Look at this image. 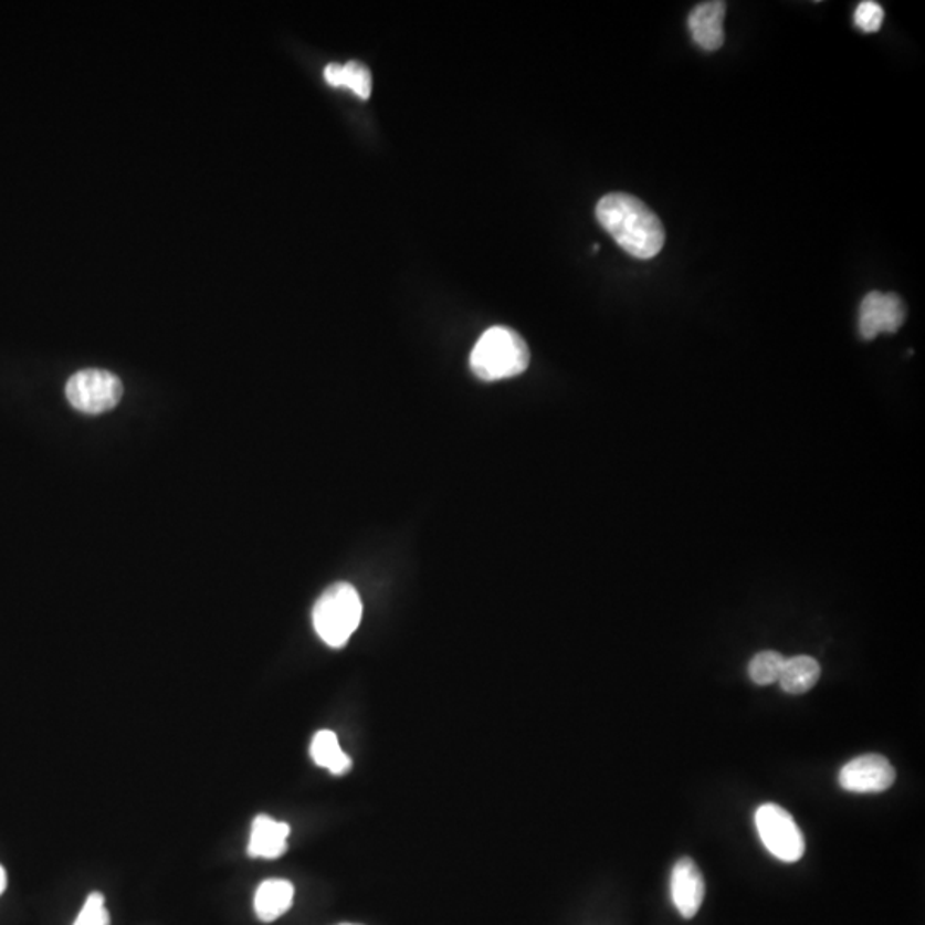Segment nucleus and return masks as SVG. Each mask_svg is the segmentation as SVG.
I'll return each instance as SVG.
<instances>
[{
	"label": "nucleus",
	"mask_w": 925,
	"mask_h": 925,
	"mask_svg": "<svg viewBox=\"0 0 925 925\" xmlns=\"http://www.w3.org/2000/svg\"><path fill=\"white\" fill-rule=\"evenodd\" d=\"M597 220L617 244L638 260L655 257L665 244L662 221L634 196H603L597 204Z\"/></svg>",
	"instance_id": "obj_1"
},
{
	"label": "nucleus",
	"mask_w": 925,
	"mask_h": 925,
	"mask_svg": "<svg viewBox=\"0 0 925 925\" xmlns=\"http://www.w3.org/2000/svg\"><path fill=\"white\" fill-rule=\"evenodd\" d=\"M529 366V350L519 333L506 326H494L480 336L470 367L482 381H501L519 376Z\"/></svg>",
	"instance_id": "obj_2"
},
{
	"label": "nucleus",
	"mask_w": 925,
	"mask_h": 925,
	"mask_svg": "<svg viewBox=\"0 0 925 925\" xmlns=\"http://www.w3.org/2000/svg\"><path fill=\"white\" fill-rule=\"evenodd\" d=\"M362 600L348 582H336L320 595L313 610L317 637L332 648H343L362 621Z\"/></svg>",
	"instance_id": "obj_3"
},
{
	"label": "nucleus",
	"mask_w": 925,
	"mask_h": 925,
	"mask_svg": "<svg viewBox=\"0 0 925 925\" xmlns=\"http://www.w3.org/2000/svg\"><path fill=\"white\" fill-rule=\"evenodd\" d=\"M759 838L771 855L781 862H797L806 852V840L790 812L777 803H763L754 814Z\"/></svg>",
	"instance_id": "obj_4"
},
{
	"label": "nucleus",
	"mask_w": 925,
	"mask_h": 925,
	"mask_svg": "<svg viewBox=\"0 0 925 925\" xmlns=\"http://www.w3.org/2000/svg\"><path fill=\"white\" fill-rule=\"evenodd\" d=\"M123 382L115 374L102 369H86L74 374L65 386V397L77 411L98 416L117 407L123 398Z\"/></svg>",
	"instance_id": "obj_5"
},
{
	"label": "nucleus",
	"mask_w": 925,
	"mask_h": 925,
	"mask_svg": "<svg viewBox=\"0 0 925 925\" xmlns=\"http://www.w3.org/2000/svg\"><path fill=\"white\" fill-rule=\"evenodd\" d=\"M896 771L881 754H864L852 759L840 771V787L853 793H881L893 787Z\"/></svg>",
	"instance_id": "obj_6"
},
{
	"label": "nucleus",
	"mask_w": 925,
	"mask_h": 925,
	"mask_svg": "<svg viewBox=\"0 0 925 925\" xmlns=\"http://www.w3.org/2000/svg\"><path fill=\"white\" fill-rule=\"evenodd\" d=\"M905 317V304L898 295L871 292L859 311V332L864 339H874L881 333H896Z\"/></svg>",
	"instance_id": "obj_7"
},
{
	"label": "nucleus",
	"mask_w": 925,
	"mask_h": 925,
	"mask_svg": "<svg viewBox=\"0 0 925 925\" xmlns=\"http://www.w3.org/2000/svg\"><path fill=\"white\" fill-rule=\"evenodd\" d=\"M671 896L679 914L693 918L700 912L705 900V880L696 862L690 856H682L674 865L671 877Z\"/></svg>",
	"instance_id": "obj_8"
},
{
	"label": "nucleus",
	"mask_w": 925,
	"mask_h": 925,
	"mask_svg": "<svg viewBox=\"0 0 925 925\" xmlns=\"http://www.w3.org/2000/svg\"><path fill=\"white\" fill-rule=\"evenodd\" d=\"M725 12H727V4L719 2V0L703 2L691 11L687 27H690L696 45H700L706 52H715L724 45Z\"/></svg>",
	"instance_id": "obj_9"
},
{
	"label": "nucleus",
	"mask_w": 925,
	"mask_h": 925,
	"mask_svg": "<svg viewBox=\"0 0 925 925\" xmlns=\"http://www.w3.org/2000/svg\"><path fill=\"white\" fill-rule=\"evenodd\" d=\"M290 827L286 822L276 821L270 816L261 814L252 821L251 838H249L248 853L254 859H280L286 852Z\"/></svg>",
	"instance_id": "obj_10"
},
{
	"label": "nucleus",
	"mask_w": 925,
	"mask_h": 925,
	"mask_svg": "<svg viewBox=\"0 0 925 925\" xmlns=\"http://www.w3.org/2000/svg\"><path fill=\"white\" fill-rule=\"evenodd\" d=\"M294 884L286 880H267L260 884L254 896V911L263 922H274L285 915L294 903Z\"/></svg>",
	"instance_id": "obj_11"
},
{
	"label": "nucleus",
	"mask_w": 925,
	"mask_h": 925,
	"mask_svg": "<svg viewBox=\"0 0 925 925\" xmlns=\"http://www.w3.org/2000/svg\"><path fill=\"white\" fill-rule=\"evenodd\" d=\"M819 677H821L819 663L812 656L799 655L785 659L778 684L785 693L803 694L818 684Z\"/></svg>",
	"instance_id": "obj_12"
},
{
	"label": "nucleus",
	"mask_w": 925,
	"mask_h": 925,
	"mask_svg": "<svg viewBox=\"0 0 925 925\" xmlns=\"http://www.w3.org/2000/svg\"><path fill=\"white\" fill-rule=\"evenodd\" d=\"M324 80L333 88L351 90L358 98L369 99L372 93V74L362 62L350 61L345 65L329 64L324 69Z\"/></svg>",
	"instance_id": "obj_13"
},
{
	"label": "nucleus",
	"mask_w": 925,
	"mask_h": 925,
	"mask_svg": "<svg viewBox=\"0 0 925 925\" xmlns=\"http://www.w3.org/2000/svg\"><path fill=\"white\" fill-rule=\"evenodd\" d=\"M311 756L320 768L329 769V774L341 777L351 769V759L343 753L338 743V735L332 730H319L314 735L311 744Z\"/></svg>",
	"instance_id": "obj_14"
},
{
	"label": "nucleus",
	"mask_w": 925,
	"mask_h": 925,
	"mask_svg": "<svg viewBox=\"0 0 925 925\" xmlns=\"http://www.w3.org/2000/svg\"><path fill=\"white\" fill-rule=\"evenodd\" d=\"M785 656L778 651H761L750 659L747 672L750 681L758 685L775 684L780 679L784 669Z\"/></svg>",
	"instance_id": "obj_15"
},
{
	"label": "nucleus",
	"mask_w": 925,
	"mask_h": 925,
	"mask_svg": "<svg viewBox=\"0 0 925 925\" xmlns=\"http://www.w3.org/2000/svg\"><path fill=\"white\" fill-rule=\"evenodd\" d=\"M74 925H111V914L105 906V896L102 893L95 891L86 898Z\"/></svg>",
	"instance_id": "obj_16"
},
{
	"label": "nucleus",
	"mask_w": 925,
	"mask_h": 925,
	"mask_svg": "<svg viewBox=\"0 0 925 925\" xmlns=\"http://www.w3.org/2000/svg\"><path fill=\"white\" fill-rule=\"evenodd\" d=\"M884 21V9L877 2L865 0L861 2L853 14V23L864 33H876L881 30Z\"/></svg>",
	"instance_id": "obj_17"
},
{
	"label": "nucleus",
	"mask_w": 925,
	"mask_h": 925,
	"mask_svg": "<svg viewBox=\"0 0 925 925\" xmlns=\"http://www.w3.org/2000/svg\"><path fill=\"white\" fill-rule=\"evenodd\" d=\"M6 886H8V876H6L4 868L0 865V895L4 893Z\"/></svg>",
	"instance_id": "obj_18"
},
{
	"label": "nucleus",
	"mask_w": 925,
	"mask_h": 925,
	"mask_svg": "<svg viewBox=\"0 0 925 925\" xmlns=\"http://www.w3.org/2000/svg\"><path fill=\"white\" fill-rule=\"evenodd\" d=\"M339 925H355V924H339Z\"/></svg>",
	"instance_id": "obj_19"
}]
</instances>
